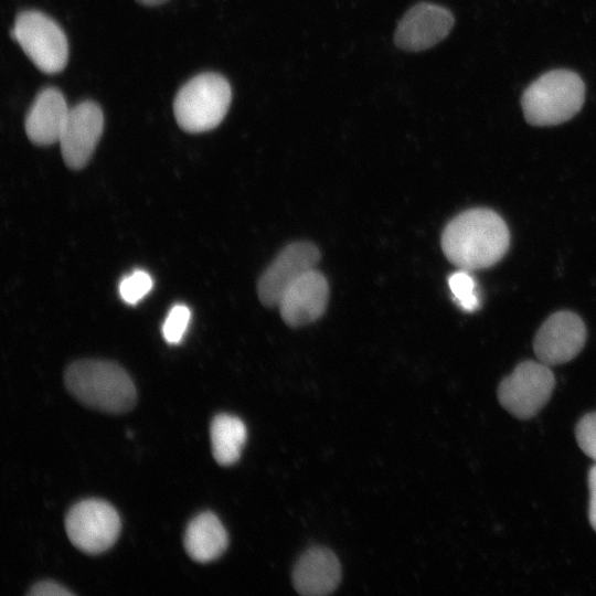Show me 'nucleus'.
I'll return each instance as SVG.
<instances>
[{
	"label": "nucleus",
	"mask_w": 596,
	"mask_h": 596,
	"mask_svg": "<svg viewBox=\"0 0 596 596\" xmlns=\"http://www.w3.org/2000/svg\"><path fill=\"white\" fill-rule=\"evenodd\" d=\"M510 245L502 217L489 209H471L455 216L444 228L441 248L460 269H481L498 263Z\"/></svg>",
	"instance_id": "1"
},
{
	"label": "nucleus",
	"mask_w": 596,
	"mask_h": 596,
	"mask_svg": "<svg viewBox=\"0 0 596 596\" xmlns=\"http://www.w3.org/2000/svg\"><path fill=\"white\" fill-rule=\"evenodd\" d=\"M64 382L77 401L102 412L125 413L136 403V387L130 376L110 361H75L65 370Z\"/></svg>",
	"instance_id": "2"
},
{
	"label": "nucleus",
	"mask_w": 596,
	"mask_h": 596,
	"mask_svg": "<svg viewBox=\"0 0 596 596\" xmlns=\"http://www.w3.org/2000/svg\"><path fill=\"white\" fill-rule=\"evenodd\" d=\"M585 84L574 72L553 70L542 74L523 92L521 105L532 126H554L567 121L582 108Z\"/></svg>",
	"instance_id": "3"
},
{
	"label": "nucleus",
	"mask_w": 596,
	"mask_h": 596,
	"mask_svg": "<svg viewBox=\"0 0 596 596\" xmlns=\"http://www.w3.org/2000/svg\"><path fill=\"white\" fill-rule=\"evenodd\" d=\"M231 99L232 89L225 77L216 73H202L179 89L173 102V114L184 131L203 132L220 125Z\"/></svg>",
	"instance_id": "4"
},
{
	"label": "nucleus",
	"mask_w": 596,
	"mask_h": 596,
	"mask_svg": "<svg viewBox=\"0 0 596 596\" xmlns=\"http://www.w3.org/2000/svg\"><path fill=\"white\" fill-rule=\"evenodd\" d=\"M10 35L42 72L54 74L65 67L67 39L60 25L44 13L34 10L21 12Z\"/></svg>",
	"instance_id": "5"
},
{
	"label": "nucleus",
	"mask_w": 596,
	"mask_h": 596,
	"mask_svg": "<svg viewBox=\"0 0 596 596\" xmlns=\"http://www.w3.org/2000/svg\"><path fill=\"white\" fill-rule=\"evenodd\" d=\"M555 386L550 365L541 361H523L499 384L500 404L513 416L528 419L547 403Z\"/></svg>",
	"instance_id": "6"
},
{
	"label": "nucleus",
	"mask_w": 596,
	"mask_h": 596,
	"mask_svg": "<svg viewBox=\"0 0 596 596\" xmlns=\"http://www.w3.org/2000/svg\"><path fill=\"white\" fill-rule=\"evenodd\" d=\"M120 518L116 509L100 499L75 503L65 517L70 541L87 554H99L110 549L120 533Z\"/></svg>",
	"instance_id": "7"
},
{
	"label": "nucleus",
	"mask_w": 596,
	"mask_h": 596,
	"mask_svg": "<svg viewBox=\"0 0 596 596\" xmlns=\"http://www.w3.org/2000/svg\"><path fill=\"white\" fill-rule=\"evenodd\" d=\"M103 129L104 115L94 102L85 100L70 108L58 140L68 168L78 170L86 166Z\"/></svg>",
	"instance_id": "8"
},
{
	"label": "nucleus",
	"mask_w": 596,
	"mask_h": 596,
	"mask_svg": "<svg viewBox=\"0 0 596 596\" xmlns=\"http://www.w3.org/2000/svg\"><path fill=\"white\" fill-rule=\"evenodd\" d=\"M454 21L451 12L441 6L417 3L400 20L394 33V43L407 52L427 50L449 34Z\"/></svg>",
	"instance_id": "9"
},
{
	"label": "nucleus",
	"mask_w": 596,
	"mask_h": 596,
	"mask_svg": "<svg viewBox=\"0 0 596 596\" xmlns=\"http://www.w3.org/2000/svg\"><path fill=\"white\" fill-rule=\"evenodd\" d=\"M585 340L583 320L574 312L558 311L550 316L536 332L534 353L546 365L562 364L581 352Z\"/></svg>",
	"instance_id": "10"
},
{
	"label": "nucleus",
	"mask_w": 596,
	"mask_h": 596,
	"mask_svg": "<svg viewBox=\"0 0 596 596\" xmlns=\"http://www.w3.org/2000/svg\"><path fill=\"white\" fill-rule=\"evenodd\" d=\"M318 248L309 242L287 245L259 278L257 292L265 306H277L286 289L319 262Z\"/></svg>",
	"instance_id": "11"
},
{
	"label": "nucleus",
	"mask_w": 596,
	"mask_h": 596,
	"mask_svg": "<svg viewBox=\"0 0 596 596\" xmlns=\"http://www.w3.org/2000/svg\"><path fill=\"white\" fill-rule=\"evenodd\" d=\"M328 297L327 279L313 268L286 289L277 306L287 324L300 327L317 320L324 312Z\"/></svg>",
	"instance_id": "12"
},
{
	"label": "nucleus",
	"mask_w": 596,
	"mask_h": 596,
	"mask_svg": "<svg viewBox=\"0 0 596 596\" xmlns=\"http://www.w3.org/2000/svg\"><path fill=\"white\" fill-rule=\"evenodd\" d=\"M341 579V566L332 551L321 546L307 550L297 561L292 581L299 594L321 596L333 592Z\"/></svg>",
	"instance_id": "13"
},
{
	"label": "nucleus",
	"mask_w": 596,
	"mask_h": 596,
	"mask_svg": "<svg viewBox=\"0 0 596 596\" xmlns=\"http://www.w3.org/2000/svg\"><path fill=\"white\" fill-rule=\"evenodd\" d=\"M70 108L63 94L54 87L42 89L25 116L24 128L29 139L39 146L60 140Z\"/></svg>",
	"instance_id": "14"
},
{
	"label": "nucleus",
	"mask_w": 596,
	"mask_h": 596,
	"mask_svg": "<svg viewBox=\"0 0 596 596\" xmlns=\"http://www.w3.org/2000/svg\"><path fill=\"white\" fill-rule=\"evenodd\" d=\"M183 544L192 560L207 563L223 554L228 544V536L219 518L206 511L190 521L184 532Z\"/></svg>",
	"instance_id": "15"
},
{
	"label": "nucleus",
	"mask_w": 596,
	"mask_h": 596,
	"mask_svg": "<svg viewBox=\"0 0 596 596\" xmlns=\"http://www.w3.org/2000/svg\"><path fill=\"white\" fill-rule=\"evenodd\" d=\"M212 454L223 466L236 462L245 445L247 430L245 424L230 414L216 415L210 426Z\"/></svg>",
	"instance_id": "16"
},
{
	"label": "nucleus",
	"mask_w": 596,
	"mask_h": 596,
	"mask_svg": "<svg viewBox=\"0 0 596 596\" xmlns=\"http://www.w3.org/2000/svg\"><path fill=\"white\" fill-rule=\"evenodd\" d=\"M450 291L457 304L466 311H475L479 307V295L476 281L467 270L454 273L448 279Z\"/></svg>",
	"instance_id": "17"
},
{
	"label": "nucleus",
	"mask_w": 596,
	"mask_h": 596,
	"mask_svg": "<svg viewBox=\"0 0 596 596\" xmlns=\"http://www.w3.org/2000/svg\"><path fill=\"white\" fill-rule=\"evenodd\" d=\"M152 288L151 276L141 269L124 277L119 284V295L129 305L140 301Z\"/></svg>",
	"instance_id": "18"
},
{
	"label": "nucleus",
	"mask_w": 596,
	"mask_h": 596,
	"mask_svg": "<svg viewBox=\"0 0 596 596\" xmlns=\"http://www.w3.org/2000/svg\"><path fill=\"white\" fill-rule=\"evenodd\" d=\"M191 318L190 309L184 305L173 306L162 326L164 340L170 344L181 342Z\"/></svg>",
	"instance_id": "19"
},
{
	"label": "nucleus",
	"mask_w": 596,
	"mask_h": 596,
	"mask_svg": "<svg viewBox=\"0 0 596 596\" xmlns=\"http://www.w3.org/2000/svg\"><path fill=\"white\" fill-rule=\"evenodd\" d=\"M581 449L596 462V412L584 415L575 428Z\"/></svg>",
	"instance_id": "20"
},
{
	"label": "nucleus",
	"mask_w": 596,
	"mask_h": 596,
	"mask_svg": "<svg viewBox=\"0 0 596 596\" xmlns=\"http://www.w3.org/2000/svg\"><path fill=\"white\" fill-rule=\"evenodd\" d=\"M33 596H70L73 595L72 592L66 589L64 586L52 582V581H42L33 585L28 593Z\"/></svg>",
	"instance_id": "21"
},
{
	"label": "nucleus",
	"mask_w": 596,
	"mask_h": 596,
	"mask_svg": "<svg viewBox=\"0 0 596 596\" xmlns=\"http://www.w3.org/2000/svg\"><path fill=\"white\" fill-rule=\"evenodd\" d=\"M589 507L588 519L592 528L596 531V464L588 472Z\"/></svg>",
	"instance_id": "22"
},
{
	"label": "nucleus",
	"mask_w": 596,
	"mask_h": 596,
	"mask_svg": "<svg viewBox=\"0 0 596 596\" xmlns=\"http://www.w3.org/2000/svg\"><path fill=\"white\" fill-rule=\"evenodd\" d=\"M136 1L143 6L153 7V6L162 4L167 2L168 0H136Z\"/></svg>",
	"instance_id": "23"
}]
</instances>
